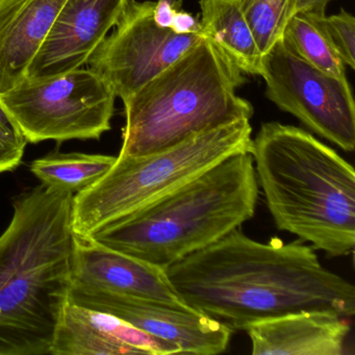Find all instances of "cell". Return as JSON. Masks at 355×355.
<instances>
[{
    "label": "cell",
    "mask_w": 355,
    "mask_h": 355,
    "mask_svg": "<svg viewBox=\"0 0 355 355\" xmlns=\"http://www.w3.org/2000/svg\"><path fill=\"white\" fill-rule=\"evenodd\" d=\"M116 95L91 69L26 78L0 95L28 143L98 140L111 130Z\"/></svg>",
    "instance_id": "cell-7"
},
{
    "label": "cell",
    "mask_w": 355,
    "mask_h": 355,
    "mask_svg": "<svg viewBox=\"0 0 355 355\" xmlns=\"http://www.w3.org/2000/svg\"><path fill=\"white\" fill-rule=\"evenodd\" d=\"M24 150L0 135V174L15 170L21 164Z\"/></svg>",
    "instance_id": "cell-21"
},
{
    "label": "cell",
    "mask_w": 355,
    "mask_h": 355,
    "mask_svg": "<svg viewBox=\"0 0 355 355\" xmlns=\"http://www.w3.org/2000/svg\"><path fill=\"white\" fill-rule=\"evenodd\" d=\"M155 6V1L130 0L114 32L88 61L89 69L101 76L123 103L202 38L159 28L153 19Z\"/></svg>",
    "instance_id": "cell-9"
},
{
    "label": "cell",
    "mask_w": 355,
    "mask_h": 355,
    "mask_svg": "<svg viewBox=\"0 0 355 355\" xmlns=\"http://www.w3.org/2000/svg\"><path fill=\"white\" fill-rule=\"evenodd\" d=\"M182 0H157L153 11V19L159 28H170L173 14L182 9Z\"/></svg>",
    "instance_id": "cell-23"
},
{
    "label": "cell",
    "mask_w": 355,
    "mask_h": 355,
    "mask_svg": "<svg viewBox=\"0 0 355 355\" xmlns=\"http://www.w3.org/2000/svg\"><path fill=\"white\" fill-rule=\"evenodd\" d=\"M116 159L113 155L53 153L32 162L31 172L43 186L76 194L101 180Z\"/></svg>",
    "instance_id": "cell-17"
},
{
    "label": "cell",
    "mask_w": 355,
    "mask_h": 355,
    "mask_svg": "<svg viewBox=\"0 0 355 355\" xmlns=\"http://www.w3.org/2000/svg\"><path fill=\"white\" fill-rule=\"evenodd\" d=\"M170 30L176 35H200V20L188 12L178 10L173 14Z\"/></svg>",
    "instance_id": "cell-22"
},
{
    "label": "cell",
    "mask_w": 355,
    "mask_h": 355,
    "mask_svg": "<svg viewBox=\"0 0 355 355\" xmlns=\"http://www.w3.org/2000/svg\"><path fill=\"white\" fill-rule=\"evenodd\" d=\"M69 300L111 313L145 334L175 345L180 353L221 354L232 338L227 326L187 304L76 288L70 290Z\"/></svg>",
    "instance_id": "cell-10"
},
{
    "label": "cell",
    "mask_w": 355,
    "mask_h": 355,
    "mask_svg": "<svg viewBox=\"0 0 355 355\" xmlns=\"http://www.w3.org/2000/svg\"><path fill=\"white\" fill-rule=\"evenodd\" d=\"M175 345L141 331L128 322L68 301L51 355L180 354Z\"/></svg>",
    "instance_id": "cell-13"
},
{
    "label": "cell",
    "mask_w": 355,
    "mask_h": 355,
    "mask_svg": "<svg viewBox=\"0 0 355 355\" xmlns=\"http://www.w3.org/2000/svg\"><path fill=\"white\" fill-rule=\"evenodd\" d=\"M166 272L187 305L232 330L300 311L355 313L354 286L299 239L257 242L239 227Z\"/></svg>",
    "instance_id": "cell-1"
},
{
    "label": "cell",
    "mask_w": 355,
    "mask_h": 355,
    "mask_svg": "<svg viewBox=\"0 0 355 355\" xmlns=\"http://www.w3.org/2000/svg\"><path fill=\"white\" fill-rule=\"evenodd\" d=\"M243 72L202 38L167 69L124 101L121 157H145L236 120L253 107L236 94Z\"/></svg>",
    "instance_id": "cell-5"
},
{
    "label": "cell",
    "mask_w": 355,
    "mask_h": 355,
    "mask_svg": "<svg viewBox=\"0 0 355 355\" xmlns=\"http://www.w3.org/2000/svg\"><path fill=\"white\" fill-rule=\"evenodd\" d=\"M66 0H0V95L24 82Z\"/></svg>",
    "instance_id": "cell-15"
},
{
    "label": "cell",
    "mask_w": 355,
    "mask_h": 355,
    "mask_svg": "<svg viewBox=\"0 0 355 355\" xmlns=\"http://www.w3.org/2000/svg\"><path fill=\"white\" fill-rule=\"evenodd\" d=\"M318 16L294 14L286 24L282 41L293 53L313 67L344 80L347 78L346 65L326 36Z\"/></svg>",
    "instance_id": "cell-18"
},
{
    "label": "cell",
    "mask_w": 355,
    "mask_h": 355,
    "mask_svg": "<svg viewBox=\"0 0 355 355\" xmlns=\"http://www.w3.org/2000/svg\"><path fill=\"white\" fill-rule=\"evenodd\" d=\"M318 19L345 65L355 69V18L342 10L329 17L319 15Z\"/></svg>",
    "instance_id": "cell-20"
},
{
    "label": "cell",
    "mask_w": 355,
    "mask_h": 355,
    "mask_svg": "<svg viewBox=\"0 0 355 355\" xmlns=\"http://www.w3.org/2000/svg\"><path fill=\"white\" fill-rule=\"evenodd\" d=\"M257 184L278 230L331 257L355 246V172L311 132L261 124L249 150Z\"/></svg>",
    "instance_id": "cell-3"
},
{
    "label": "cell",
    "mask_w": 355,
    "mask_h": 355,
    "mask_svg": "<svg viewBox=\"0 0 355 355\" xmlns=\"http://www.w3.org/2000/svg\"><path fill=\"white\" fill-rule=\"evenodd\" d=\"M71 288L186 304L166 269L110 248L92 238L74 239Z\"/></svg>",
    "instance_id": "cell-12"
},
{
    "label": "cell",
    "mask_w": 355,
    "mask_h": 355,
    "mask_svg": "<svg viewBox=\"0 0 355 355\" xmlns=\"http://www.w3.org/2000/svg\"><path fill=\"white\" fill-rule=\"evenodd\" d=\"M259 189L250 153H236L91 238L167 269L252 219Z\"/></svg>",
    "instance_id": "cell-4"
},
{
    "label": "cell",
    "mask_w": 355,
    "mask_h": 355,
    "mask_svg": "<svg viewBox=\"0 0 355 355\" xmlns=\"http://www.w3.org/2000/svg\"><path fill=\"white\" fill-rule=\"evenodd\" d=\"M332 0H292L291 17L296 13L325 14L328 3ZM290 17V18H291Z\"/></svg>",
    "instance_id": "cell-24"
},
{
    "label": "cell",
    "mask_w": 355,
    "mask_h": 355,
    "mask_svg": "<svg viewBox=\"0 0 355 355\" xmlns=\"http://www.w3.org/2000/svg\"><path fill=\"white\" fill-rule=\"evenodd\" d=\"M253 355H340L350 332L348 318L300 311L251 324L245 329Z\"/></svg>",
    "instance_id": "cell-14"
},
{
    "label": "cell",
    "mask_w": 355,
    "mask_h": 355,
    "mask_svg": "<svg viewBox=\"0 0 355 355\" xmlns=\"http://www.w3.org/2000/svg\"><path fill=\"white\" fill-rule=\"evenodd\" d=\"M261 55L284 37L292 0H238Z\"/></svg>",
    "instance_id": "cell-19"
},
{
    "label": "cell",
    "mask_w": 355,
    "mask_h": 355,
    "mask_svg": "<svg viewBox=\"0 0 355 355\" xmlns=\"http://www.w3.org/2000/svg\"><path fill=\"white\" fill-rule=\"evenodd\" d=\"M200 35L245 74L261 76V58L238 0H199Z\"/></svg>",
    "instance_id": "cell-16"
},
{
    "label": "cell",
    "mask_w": 355,
    "mask_h": 355,
    "mask_svg": "<svg viewBox=\"0 0 355 355\" xmlns=\"http://www.w3.org/2000/svg\"><path fill=\"white\" fill-rule=\"evenodd\" d=\"M266 96L311 132L347 153L355 149V105L347 78L329 76L278 41L261 58Z\"/></svg>",
    "instance_id": "cell-8"
},
{
    "label": "cell",
    "mask_w": 355,
    "mask_h": 355,
    "mask_svg": "<svg viewBox=\"0 0 355 355\" xmlns=\"http://www.w3.org/2000/svg\"><path fill=\"white\" fill-rule=\"evenodd\" d=\"M130 0H66L35 55L26 78L80 69L115 28Z\"/></svg>",
    "instance_id": "cell-11"
},
{
    "label": "cell",
    "mask_w": 355,
    "mask_h": 355,
    "mask_svg": "<svg viewBox=\"0 0 355 355\" xmlns=\"http://www.w3.org/2000/svg\"><path fill=\"white\" fill-rule=\"evenodd\" d=\"M73 195L40 186L0 234V355H51L72 284Z\"/></svg>",
    "instance_id": "cell-2"
},
{
    "label": "cell",
    "mask_w": 355,
    "mask_h": 355,
    "mask_svg": "<svg viewBox=\"0 0 355 355\" xmlns=\"http://www.w3.org/2000/svg\"><path fill=\"white\" fill-rule=\"evenodd\" d=\"M251 135L250 120H236L153 155H118L101 180L73 195V234L91 238L107 224L190 182L230 155L249 153Z\"/></svg>",
    "instance_id": "cell-6"
}]
</instances>
